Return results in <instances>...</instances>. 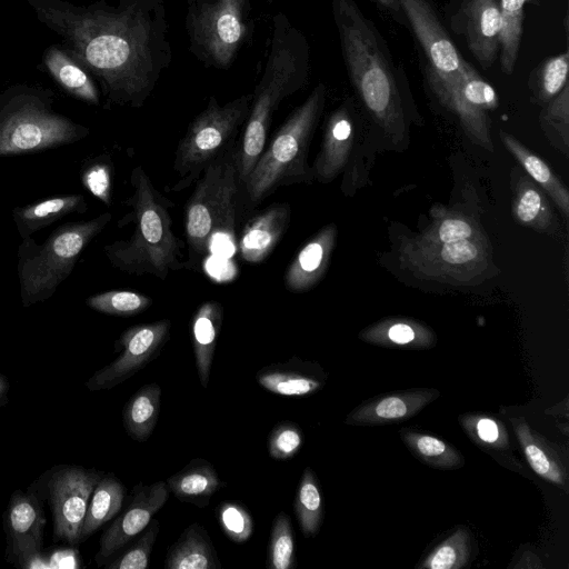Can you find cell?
Wrapping results in <instances>:
<instances>
[{
	"label": "cell",
	"instance_id": "cell-1",
	"mask_svg": "<svg viewBox=\"0 0 569 569\" xmlns=\"http://www.w3.org/2000/svg\"><path fill=\"white\" fill-rule=\"evenodd\" d=\"M98 81L108 104L140 108L172 60L164 0H23Z\"/></svg>",
	"mask_w": 569,
	"mask_h": 569
},
{
	"label": "cell",
	"instance_id": "cell-2",
	"mask_svg": "<svg viewBox=\"0 0 569 569\" xmlns=\"http://www.w3.org/2000/svg\"><path fill=\"white\" fill-rule=\"evenodd\" d=\"M332 13L355 90L375 121L400 141L407 130L405 109L382 38L355 0H332Z\"/></svg>",
	"mask_w": 569,
	"mask_h": 569
},
{
	"label": "cell",
	"instance_id": "cell-3",
	"mask_svg": "<svg viewBox=\"0 0 569 569\" xmlns=\"http://www.w3.org/2000/svg\"><path fill=\"white\" fill-rule=\"evenodd\" d=\"M130 184L132 193L126 203L131 211L118 224L133 223L132 233L128 239L106 244L104 254L122 272L166 280L170 272L186 268L184 244L173 231L170 214L174 203L153 186L139 164L130 173Z\"/></svg>",
	"mask_w": 569,
	"mask_h": 569
},
{
	"label": "cell",
	"instance_id": "cell-4",
	"mask_svg": "<svg viewBox=\"0 0 569 569\" xmlns=\"http://www.w3.org/2000/svg\"><path fill=\"white\" fill-rule=\"evenodd\" d=\"M309 73V46L303 33L279 12L273 18L270 49L262 77L237 146L236 166L242 183L266 148L273 114L283 99L299 91Z\"/></svg>",
	"mask_w": 569,
	"mask_h": 569
},
{
	"label": "cell",
	"instance_id": "cell-5",
	"mask_svg": "<svg viewBox=\"0 0 569 569\" xmlns=\"http://www.w3.org/2000/svg\"><path fill=\"white\" fill-rule=\"evenodd\" d=\"M325 102L326 87L319 83L263 149L243 182V189L252 204H259L280 187L310 183L313 180L308 153Z\"/></svg>",
	"mask_w": 569,
	"mask_h": 569
},
{
	"label": "cell",
	"instance_id": "cell-6",
	"mask_svg": "<svg viewBox=\"0 0 569 569\" xmlns=\"http://www.w3.org/2000/svg\"><path fill=\"white\" fill-rule=\"evenodd\" d=\"M48 88L13 84L0 93V157L38 152L86 138L89 129L53 109Z\"/></svg>",
	"mask_w": 569,
	"mask_h": 569
},
{
	"label": "cell",
	"instance_id": "cell-7",
	"mask_svg": "<svg viewBox=\"0 0 569 569\" xmlns=\"http://www.w3.org/2000/svg\"><path fill=\"white\" fill-rule=\"evenodd\" d=\"M236 153L237 146L210 163L194 182L193 192L184 207L187 269L200 270L217 236L227 234L233 240L242 187Z\"/></svg>",
	"mask_w": 569,
	"mask_h": 569
},
{
	"label": "cell",
	"instance_id": "cell-8",
	"mask_svg": "<svg viewBox=\"0 0 569 569\" xmlns=\"http://www.w3.org/2000/svg\"><path fill=\"white\" fill-rule=\"evenodd\" d=\"M103 212L90 220L59 226L42 244L29 237L18 248V279L23 307L50 299L74 268L82 251L109 223Z\"/></svg>",
	"mask_w": 569,
	"mask_h": 569
},
{
	"label": "cell",
	"instance_id": "cell-9",
	"mask_svg": "<svg viewBox=\"0 0 569 569\" xmlns=\"http://www.w3.org/2000/svg\"><path fill=\"white\" fill-rule=\"evenodd\" d=\"M252 94L240 96L224 104L211 97L207 107L190 122L180 139L173 161L179 179L174 192L193 184L203 170L236 146V138L248 117Z\"/></svg>",
	"mask_w": 569,
	"mask_h": 569
},
{
	"label": "cell",
	"instance_id": "cell-10",
	"mask_svg": "<svg viewBox=\"0 0 569 569\" xmlns=\"http://www.w3.org/2000/svg\"><path fill=\"white\" fill-rule=\"evenodd\" d=\"M489 244L481 231L450 243H429L412 237L401 241L399 259L420 279L472 284L489 277L492 267Z\"/></svg>",
	"mask_w": 569,
	"mask_h": 569
},
{
	"label": "cell",
	"instance_id": "cell-11",
	"mask_svg": "<svg viewBox=\"0 0 569 569\" xmlns=\"http://www.w3.org/2000/svg\"><path fill=\"white\" fill-rule=\"evenodd\" d=\"M249 0H200L189 9L187 29L199 59L228 68L246 39Z\"/></svg>",
	"mask_w": 569,
	"mask_h": 569
},
{
	"label": "cell",
	"instance_id": "cell-12",
	"mask_svg": "<svg viewBox=\"0 0 569 569\" xmlns=\"http://www.w3.org/2000/svg\"><path fill=\"white\" fill-rule=\"evenodd\" d=\"M96 469L60 465L50 470L47 492L52 511L53 533L69 545L80 543V532L91 493L102 477Z\"/></svg>",
	"mask_w": 569,
	"mask_h": 569
},
{
	"label": "cell",
	"instance_id": "cell-13",
	"mask_svg": "<svg viewBox=\"0 0 569 569\" xmlns=\"http://www.w3.org/2000/svg\"><path fill=\"white\" fill-rule=\"evenodd\" d=\"M436 96L456 114L471 141L493 150L489 112L498 107L499 98L493 87L466 59L456 81Z\"/></svg>",
	"mask_w": 569,
	"mask_h": 569
},
{
	"label": "cell",
	"instance_id": "cell-14",
	"mask_svg": "<svg viewBox=\"0 0 569 569\" xmlns=\"http://www.w3.org/2000/svg\"><path fill=\"white\" fill-rule=\"evenodd\" d=\"M171 321L161 319L126 329L114 343L120 351L109 365L96 371L86 382L90 391L109 390L158 358L170 338Z\"/></svg>",
	"mask_w": 569,
	"mask_h": 569
},
{
	"label": "cell",
	"instance_id": "cell-15",
	"mask_svg": "<svg viewBox=\"0 0 569 569\" xmlns=\"http://www.w3.org/2000/svg\"><path fill=\"white\" fill-rule=\"evenodd\" d=\"M428 61V79L438 93L456 81L463 57L426 0H398Z\"/></svg>",
	"mask_w": 569,
	"mask_h": 569
},
{
	"label": "cell",
	"instance_id": "cell-16",
	"mask_svg": "<svg viewBox=\"0 0 569 569\" xmlns=\"http://www.w3.org/2000/svg\"><path fill=\"white\" fill-rule=\"evenodd\" d=\"M169 498L166 481L136 486L126 509L104 530L96 553V563L101 567L144 530L151 518Z\"/></svg>",
	"mask_w": 569,
	"mask_h": 569
},
{
	"label": "cell",
	"instance_id": "cell-17",
	"mask_svg": "<svg viewBox=\"0 0 569 569\" xmlns=\"http://www.w3.org/2000/svg\"><path fill=\"white\" fill-rule=\"evenodd\" d=\"M440 396L433 388H415L376 397L356 407L345 422L350 426H383L418 415Z\"/></svg>",
	"mask_w": 569,
	"mask_h": 569
},
{
	"label": "cell",
	"instance_id": "cell-18",
	"mask_svg": "<svg viewBox=\"0 0 569 569\" xmlns=\"http://www.w3.org/2000/svg\"><path fill=\"white\" fill-rule=\"evenodd\" d=\"M461 24L469 50L483 69L490 68L500 50L501 17L497 0H465Z\"/></svg>",
	"mask_w": 569,
	"mask_h": 569
},
{
	"label": "cell",
	"instance_id": "cell-19",
	"mask_svg": "<svg viewBox=\"0 0 569 569\" xmlns=\"http://www.w3.org/2000/svg\"><path fill=\"white\" fill-rule=\"evenodd\" d=\"M290 219L288 202L273 203L249 219L238 240L240 258L248 263L267 259L288 230Z\"/></svg>",
	"mask_w": 569,
	"mask_h": 569
},
{
	"label": "cell",
	"instance_id": "cell-20",
	"mask_svg": "<svg viewBox=\"0 0 569 569\" xmlns=\"http://www.w3.org/2000/svg\"><path fill=\"white\" fill-rule=\"evenodd\" d=\"M337 227L329 223L313 234L291 260L284 272L287 290L301 293L325 276L337 241Z\"/></svg>",
	"mask_w": 569,
	"mask_h": 569
},
{
	"label": "cell",
	"instance_id": "cell-21",
	"mask_svg": "<svg viewBox=\"0 0 569 569\" xmlns=\"http://www.w3.org/2000/svg\"><path fill=\"white\" fill-rule=\"evenodd\" d=\"M326 373L318 363L293 356L288 361L270 363L256 375L257 382L269 392L302 397L313 395L326 383Z\"/></svg>",
	"mask_w": 569,
	"mask_h": 569
},
{
	"label": "cell",
	"instance_id": "cell-22",
	"mask_svg": "<svg viewBox=\"0 0 569 569\" xmlns=\"http://www.w3.org/2000/svg\"><path fill=\"white\" fill-rule=\"evenodd\" d=\"M46 518L37 495L16 490L4 512V528L8 553L19 550L41 548Z\"/></svg>",
	"mask_w": 569,
	"mask_h": 569
},
{
	"label": "cell",
	"instance_id": "cell-23",
	"mask_svg": "<svg viewBox=\"0 0 569 569\" xmlns=\"http://www.w3.org/2000/svg\"><path fill=\"white\" fill-rule=\"evenodd\" d=\"M353 123L347 106L336 109L325 127L320 151L313 162V179L327 183L345 168L353 144Z\"/></svg>",
	"mask_w": 569,
	"mask_h": 569
},
{
	"label": "cell",
	"instance_id": "cell-24",
	"mask_svg": "<svg viewBox=\"0 0 569 569\" xmlns=\"http://www.w3.org/2000/svg\"><path fill=\"white\" fill-rule=\"evenodd\" d=\"M512 173V216L527 228L549 236L559 234L558 220L543 190L519 168Z\"/></svg>",
	"mask_w": 569,
	"mask_h": 569
},
{
	"label": "cell",
	"instance_id": "cell-25",
	"mask_svg": "<svg viewBox=\"0 0 569 569\" xmlns=\"http://www.w3.org/2000/svg\"><path fill=\"white\" fill-rule=\"evenodd\" d=\"M42 64L53 81L69 96L88 104L99 106L100 94L93 77L61 44H51L43 51Z\"/></svg>",
	"mask_w": 569,
	"mask_h": 569
},
{
	"label": "cell",
	"instance_id": "cell-26",
	"mask_svg": "<svg viewBox=\"0 0 569 569\" xmlns=\"http://www.w3.org/2000/svg\"><path fill=\"white\" fill-rule=\"evenodd\" d=\"M511 425L523 456L540 478L568 491V469L551 443L522 418H512Z\"/></svg>",
	"mask_w": 569,
	"mask_h": 569
},
{
	"label": "cell",
	"instance_id": "cell-27",
	"mask_svg": "<svg viewBox=\"0 0 569 569\" xmlns=\"http://www.w3.org/2000/svg\"><path fill=\"white\" fill-rule=\"evenodd\" d=\"M359 338L379 347L410 350L430 349L437 343V335L430 327L401 317L382 319L363 329Z\"/></svg>",
	"mask_w": 569,
	"mask_h": 569
},
{
	"label": "cell",
	"instance_id": "cell-28",
	"mask_svg": "<svg viewBox=\"0 0 569 569\" xmlns=\"http://www.w3.org/2000/svg\"><path fill=\"white\" fill-rule=\"evenodd\" d=\"M223 308L217 300L201 303L190 321V337L200 385L207 388L217 340L222 325Z\"/></svg>",
	"mask_w": 569,
	"mask_h": 569
},
{
	"label": "cell",
	"instance_id": "cell-29",
	"mask_svg": "<svg viewBox=\"0 0 569 569\" xmlns=\"http://www.w3.org/2000/svg\"><path fill=\"white\" fill-rule=\"evenodd\" d=\"M86 210L87 202L82 194H66L14 208L12 218L20 237L26 239L70 213H83Z\"/></svg>",
	"mask_w": 569,
	"mask_h": 569
},
{
	"label": "cell",
	"instance_id": "cell-30",
	"mask_svg": "<svg viewBox=\"0 0 569 569\" xmlns=\"http://www.w3.org/2000/svg\"><path fill=\"white\" fill-rule=\"evenodd\" d=\"M166 483L178 500L200 508L206 507L212 495L224 486L213 466L202 458L189 461L170 476Z\"/></svg>",
	"mask_w": 569,
	"mask_h": 569
},
{
	"label": "cell",
	"instance_id": "cell-31",
	"mask_svg": "<svg viewBox=\"0 0 569 569\" xmlns=\"http://www.w3.org/2000/svg\"><path fill=\"white\" fill-rule=\"evenodd\" d=\"M166 566L169 569H221L209 533L197 522L189 525L169 547Z\"/></svg>",
	"mask_w": 569,
	"mask_h": 569
},
{
	"label": "cell",
	"instance_id": "cell-32",
	"mask_svg": "<svg viewBox=\"0 0 569 569\" xmlns=\"http://www.w3.org/2000/svg\"><path fill=\"white\" fill-rule=\"evenodd\" d=\"M500 139L506 149L518 160L526 173L546 191L563 218H569V192L563 183L555 176L549 166L537 154L527 149L512 134L501 130Z\"/></svg>",
	"mask_w": 569,
	"mask_h": 569
},
{
	"label": "cell",
	"instance_id": "cell-33",
	"mask_svg": "<svg viewBox=\"0 0 569 569\" xmlns=\"http://www.w3.org/2000/svg\"><path fill=\"white\" fill-rule=\"evenodd\" d=\"M161 388L151 382L138 389L122 410L123 427L136 441H146L152 435L160 411Z\"/></svg>",
	"mask_w": 569,
	"mask_h": 569
},
{
	"label": "cell",
	"instance_id": "cell-34",
	"mask_svg": "<svg viewBox=\"0 0 569 569\" xmlns=\"http://www.w3.org/2000/svg\"><path fill=\"white\" fill-rule=\"evenodd\" d=\"M459 423L470 440L497 461L517 466L511 456V446L505 425L497 418L483 413L459 416Z\"/></svg>",
	"mask_w": 569,
	"mask_h": 569
},
{
	"label": "cell",
	"instance_id": "cell-35",
	"mask_svg": "<svg viewBox=\"0 0 569 569\" xmlns=\"http://www.w3.org/2000/svg\"><path fill=\"white\" fill-rule=\"evenodd\" d=\"M124 493V486L113 473L102 475L89 500L80 542L118 515L122 509Z\"/></svg>",
	"mask_w": 569,
	"mask_h": 569
},
{
	"label": "cell",
	"instance_id": "cell-36",
	"mask_svg": "<svg viewBox=\"0 0 569 569\" xmlns=\"http://www.w3.org/2000/svg\"><path fill=\"white\" fill-rule=\"evenodd\" d=\"M399 433L411 453L427 466L441 470H456L465 465L461 452L437 436L409 429H401Z\"/></svg>",
	"mask_w": 569,
	"mask_h": 569
},
{
	"label": "cell",
	"instance_id": "cell-37",
	"mask_svg": "<svg viewBox=\"0 0 569 569\" xmlns=\"http://www.w3.org/2000/svg\"><path fill=\"white\" fill-rule=\"evenodd\" d=\"M536 0H498L501 17L500 67L505 74L515 70L523 31L525 6Z\"/></svg>",
	"mask_w": 569,
	"mask_h": 569
},
{
	"label": "cell",
	"instance_id": "cell-38",
	"mask_svg": "<svg viewBox=\"0 0 569 569\" xmlns=\"http://www.w3.org/2000/svg\"><path fill=\"white\" fill-rule=\"evenodd\" d=\"M293 509L303 536L315 537L323 520V503L317 476L310 467L305 468L300 478Z\"/></svg>",
	"mask_w": 569,
	"mask_h": 569
},
{
	"label": "cell",
	"instance_id": "cell-39",
	"mask_svg": "<svg viewBox=\"0 0 569 569\" xmlns=\"http://www.w3.org/2000/svg\"><path fill=\"white\" fill-rule=\"evenodd\" d=\"M471 557V538L465 527L457 528L419 565L422 569H460Z\"/></svg>",
	"mask_w": 569,
	"mask_h": 569
},
{
	"label": "cell",
	"instance_id": "cell-40",
	"mask_svg": "<svg viewBox=\"0 0 569 569\" xmlns=\"http://www.w3.org/2000/svg\"><path fill=\"white\" fill-rule=\"evenodd\" d=\"M568 50L546 59L533 73V96L538 103L546 104L568 84Z\"/></svg>",
	"mask_w": 569,
	"mask_h": 569
},
{
	"label": "cell",
	"instance_id": "cell-41",
	"mask_svg": "<svg viewBox=\"0 0 569 569\" xmlns=\"http://www.w3.org/2000/svg\"><path fill=\"white\" fill-rule=\"evenodd\" d=\"M151 303L152 299L149 296L131 290H109L86 299V305L90 309L117 317L137 316Z\"/></svg>",
	"mask_w": 569,
	"mask_h": 569
},
{
	"label": "cell",
	"instance_id": "cell-42",
	"mask_svg": "<svg viewBox=\"0 0 569 569\" xmlns=\"http://www.w3.org/2000/svg\"><path fill=\"white\" fill-rule=\"evenodd\" d=\"M540 123L550 142L568 154L569 134V86L565 88L540 112Z\"/></svg>",
	"mask_w": 569,
	"mask_h": 569
},
{
	"label": "cell",
	"instance_id": "cell-43",
	"mask_svg": "<svg viewBox=\"0 0 569 569\" xmlns=\"http://www.w3.org/2000/svg\"><path fill=\"white\" fill-rule=\"evenodd\" d=\"M296 566L295 538L290 517L280 511L273 519L269 545L268 569H291Z\"/></svg>",
	"mask_w": 569,
	"mask_h": 569
},
{
	"label": "cell",
	"instance_id": "cell-44",
	"mask_svg": "<svg viewBox=\"0 0 569 569\" xmlns=\"http://www.w3.org/2000/svg\"><path fill=\"white\" fill-rule=\"evenodd\" d=\"M216 517L224 535L236 543H244L253 533L254 521L239 501H222L216 508Z\"/></svg>",
	"mask_w": 569,
	"mask_h": 569
},
{
	"label": "cell",
	"instance_id": "cell-45",
	"mask_svg": "<svg viewBox=\"0 0 569 569\" xmlns=\"http://www.w3.org/2000/svg\"><path fill=\"white\" fill-rule=\"evenodd\" d=\"M480 232L470 219L463 216H446L435 221L416 238L429 243H450L468 239Z\"/></svg>",
	"mask_w": 569,
	"mask_h": 569
},
{
	"label": "cell",
	"instance_id": "cell-46",
	"mask_svg": "<svg viewBox=\"0 0 569 569\" xmlns=\"http://www.w3.org/2000/svg\"><path fill=\"white\" fill-rule=\"evenodd\" d=\"M158 519L150 520L142 536L134 541L124 552L108 561L107 569H146L159 533Z\"/></svg>",
	"mask_w": 569,
	"mask_h": 569
},
{
	"label": "cell",
	"instance_id": "cell-47",
	"mask_svg": "<svg viewBox=\"0 0 569 569\" xmlns=\"http://www.w3.org/2000/svg\"><path fill=\"white\" fill-rule=\"evenodd\" d=\"M303 443L301 428L292 421L277 423L268 436L269 456L277 460L295 457Z\"/></svg>",
	"mask_w": 569,
	"mask_h": 569
},
{
	"label": "cell",
	"instance_id": "cell-48",
	"mask_svg": "<svg viewBox=\"0 0 569 569\" xmlns=\"http://www.w3.org/2000/svg\"><path fill=\"white\" fill-rule=\"evenodd\" d=\"M82 184L96 198L110 206L112 193V166L109 157H99L88 163L81 176Z\"/></svg>",
	"mask_w": 569,
	"mask_h": 569
},
{
	"label": "cell",
	"instance_id": "cell-49",
	"mask_svg": "<svg viewBox=\"0 0 569 569\" xmlns=\"http://www.w3.org/2000/svg\"><path fill=\"white\" fill-rule=\"evenodd\" d=\"M382 7L387 8L388 10L392 12H398L400 9L399 1L398 0H375Z\"/></svg>",
	"mask_w": 569,
	"mask_h": 569
},
{
	"label": "cell",
	"instance_id": "cell-50",
	"mask_svg": "<svg viewBox=\"0 0 569 569\" xmlns=\"http://www.w3.org/2000/svg\"><path fill=\"white\" fill-rule=\"evenodd\" d=\"M9 385L7 378L0 373V401L6 399L8 393Z\"/></svg>",
	"mask_w": 569,
	"mask_h": 569
}]
</instances>
